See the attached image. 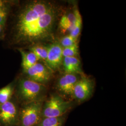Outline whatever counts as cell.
Listing matches in <instances>:
<instances>
[{"label": "cell", "instance_id": "6da1fadb", "mask_svg": "<svg viewBox=\"0 0 126 126\" xmlns=\"http://www.w3.org/2000/svg\"><path fill=\"white\" fill-rule=\"evenodd\" d=\"M61 11L59 5L53 1L35 0L27 2L17 16L14 28V43L31 46L53 42Z\"/></svg>", "mask_w": 126, "mask_h": 126}, {"label": "cell", "instance_id": "7a4b0ae2", "mask_svg": "<svg viewBox=\"0 0 126 126\" xmlns=\"http://www.w3.org/2000/svg\"><path fill=\"white\" fill-rule=\"evenodd\" d=\"M46 91L45 85L32 81L25 77L21 79L19 81L18 96L26 104L42 100Z\"/></svg>", "mask_w": 126, "mask_h": 126}, {"label": "cell", "instance_id": "3957f363", "mask_svg": "<svg viewBox=\"0 0 126 126\" xmlns=\"http://www.w3.org/2000/svg\"><path fill=\"white\" fill-rule=\"evenodd\" d=\"M73 102L64 99L58 94H52L43 104L42 117H59L64 115L72 108Z\"/></svg>", "mask_w": 126, "mask_h": 126}, {"label": "cell", "instance_id": "277c9868", "mask_svg": "<svg viewBox=\"0 0 126 126\" xmlns=\"http://www.w3.org/2000/svg\"><path fill=\"white\" fill-rule=\"evenodd\" d=\"M43 104V100L25 104L21 111V126H36L41 119Z\"/></svg>", "mask_w": 126, "mask_h": 126}, {"label": "cell", "instance_id": "5b68a950", "mask_svg": "<svg viewBox=\"0 0 126 126\" xmlns=\"http://www.w3.org/2000/svg\"><path fill=\"white\" fill-rule=\"evenodd\" d=\"M23 72L25 78L45 85L50 80L53 73L45 63L39 62L23 71Z\"/></svg>", "mask_w": 126, "mask_h": 126}, {"label": "cell", "instance_id": "8992f818", "mask_svg": "<svg viewBox=\"0 0 126 126\" xmlns=\"http://www.w3.org/2000/svg\"><path fill=\"white\" fill-rule=\"evenodd\" d=\"M94 88V81L90 78L82 75L73 88L72 97L79 102H84L91 97Z\"/></svg>", "mask_w": 126, "mask_h": 126}, {"label": "cell", "instance_id": "52a82bcc", "mask_svg": "<svg viewBox=\"0 0 126 126\" xmlns=\"http://www.w3.org/2000/svg\"><path fill=\"white\" fill-rule=\"evenodd\" d=\"M47 56L45 64L53 72L62 66L63 57V47L58 41H54L46 45Z\"/></svg>", "mask_w": 126, "mask_h": 126}, {"label": "cell", "instance_id": "ba28073f", "mask_svg": "<svg viewBox=\"0 0 126 126\" xmlns=\"http://www.w3.org/2000/svg\"><path fill=\"white\" fill-rule=\"evenodd\" d=\"M81 74L64 73L57 81L56 87L60 94L71 96L77 82L81 77Z\"/></svg>", "mask_w": 126, "mask_h": 126}, {"label": "cell", "instance_id": "9c48e42d", "mask_svg": "<svg viewBox=\"0 0 126 126\" xmlns=\"http://www.w3.org/2000/svg\"><path fill=\"white\" fill-rule=\"evenodd\" d=\"M17 109L15 104L10 101L0 104V120L5 124H11L16 119Z\"/></svg>", "mask_w": 126, "mask_h": 126}, {"label": "cell", "instance_id": "30bf717a", "mask_svg": "<svg viewBox=\"0 0 126 126\" xmlns=\"http://www.w3.org/2000/svg\"><path fill=\"white\" fill-rule=\"evenodd\" d=\"M75 20V9L63 14L59 21V27L61 32L63 34L68 32L69 34L72 30Z\"/></svg>", "mask_w": 126, "mask_h": 126}, {"label": "cell", "instance_id": "8fae6325", "mask_svg": "<svg viewBox=\"0 0 126 126\" xmlns=\"http://www.w3.org/2000/svg\"><path fill=\"white\" fill-rule=\"evenodd\" d=\"M62 65L65 73H82L81 62L78 57H64Z\"/></svg>", "mask_w": 126, "mask_h": 126}, {"label": "cell", "instance_id": "7c38bea8", "mask_svg": "<svg viewBox=\"0 0 126 126\" xmlns=\"http://www.w3.org/2000/svg\"><path fill=\"white\" fill-rule=\"evenodd\" d=\"M18 50L22 56V66L23 71L31 67L39 62L36 55L32 51H26L23 49H19Z\"/></svg>", "mask_w": 126, "mask_h": 126}, {"label": "cell", "instance_id": "4fadbf2b", "mask_svg": "<svg viewBox=\"0 0 126 126\" xmlns=\"http://www.w3.org/2000/svg\"><path fill=\"white\" fill-rule=\"evenodd\" d=\"M29 50L32 52L36 55L39 61H43L45 63L47 56V49L46 45L41 44H36L31 45Z\"/></svg>", "mask_w": 126, "mask_h": 126}, {"label": "cell", "instance_id": "5bb4252c", "mask_svg": "<svg viewBox=\"0 0 126 126\" xmlns=\"http://www.w3.org/2000/svg\"><path fill=\"white\" fill-rule=\"evenodd\" d=\"M65 119V115L59 117L42 118L36 126H63Z\"/></svg>", "mask_w": 126, "mask_h": 126}, {"label": "cell", "instance_id": "9a60e30c", "mask_svg": "<svg viewBox=\"0 0 126 126\" xmlns=\"http://www.w3.org/2000/svg\"><path fill=\"white\" fill-rule=\"evenodd\" d=\"M75 20L74 25L70 35L73 36L76 39H78L81 33V29L82 27V19L81 14L77 9H75Z\"/></svg>", "mask_w": 126, "mask_h": 126}, {"label": "cell", "instance_id": "2e32d148", "mask_svg": "<svg viewBox=\"0 0 126 126\" xmlns=\"http://www.w3.org/2000/svg\"><path fill=\"white\" fill-rule=\"evenodd\" d=\"M13 92V86L12 84H10L0 89V104L9 101Z\"/></svg>", "mask_w": 126, "mask_h": 126}, {"label": "cell", "instance_id": "e0dca14e", "mask_svg": "<svg viewBox=\"0 0 126 126\" xmlns=\"http://www.w3.org/2000/svg\"><path fill=\"white\" fill-rule=\"evenodd\" d=\"M79 54L78 41L74 45L63 48V56L64 57H77Z\"/></svg>", "mask_w": 126, "mask_h": 126}, {"label": "cell", "instance_id": "ac0fdd59", "mask_svg": "<svg viewBox=\"0 0 126 126\" xmlns=\"http://www.w3.org/2000/svg\"><path fill=\"white\" fill-rule=\"evenodd\" d=\"M77 42H78L77 39L68 34L67 35L63 36L60 39L59 43L63 48H64L72 46L76 43Z\"/></svg>", "mask_w": 126, "mask_h": 126}, {"label": "cell", "instance_id": "d6986e66", "mask_svg": "<svg viewBox=\"0 0 126 126\" xmlns=\"http://www.w3.org/2000/svg\"><path fill=\"white\" fill-rule=\"evenodd\" d=\"M10 5L0 9V25L5 27L8 17L9 15Z\"/></svg>", "mask_w": 126, "mask_h": 126}, {"label": "cell", "instance_id": "ffe728a7", "mask_svg": "<svg viewBox=\"0 0 126 126\" xmlns=\"http://www.w3.org/2000/svg\"><path fill=\"white\" fill-rule=\"evenodd\" d=\"M10 2L7 0H0V9L4 7L5 6L10 5Z\"/></svg>", "mask_w": 126, "mask_h": 126}, {"label": "cell", "instance_id": "44dd1931", "mask_svg": "<svg viewBox=\"0 0 126 126\" xmlns=\"http://www.w3.org/2000/svg\"><path fill=\"white\" fill-rule=\"evenodd\" d=\"M5 36V27L0 25V40L2 39Z\"/></svg>", "mask_w": 126, "mask_h": 126}]
</instances>
